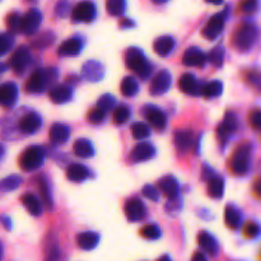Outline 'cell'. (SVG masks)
Wrapping results in <instances>:
<instances>
[{"label":"cell","mask_w":261,"mask_h":261,"mask_svg":"<svg viewBox=\"0 0 261 261\" xmlns=\"http://www.w3.org/2000/svg\"><path fill=\"white\" fill-rule=\"evenodd\" d=\"M54 40H55V35L52 33V32H45V33H42L37 40L33 41L32 45H33L35 47H37V49H43V47L49 46L50 43L54 42Z\"/></svg>","instance_id":"obj_42"},{"label":"cell","mask_w":261,"mask_h":261,"mask_svg":"<svg viewBox=\"0 0 261 261\" xmlns=\"http://www.w3.org/2000/svg\"><path fill=\"white\" fill-rule=\"evenodd\" d=\"M73 149H74L75 155L81 158L92 157L93 153H95L92 143H91L89 140H87V139H78V140L74 143Z\"/></svg>","instance_id":"obj_31"},{"label":"cell","mask_w":261,"mask_h":261,"mask_svg":"<svg viewBox=\"0 0 261 261\" xmlns=\"http://www.w3.org/2000/svg\"><path fill=\"white\" fill-rule=\"evenodd\" d=\"M73 96V91L70 87L66 86H58L54 87V88L50 91V98L54 104H66V102H69L72 100Z\"/></svg>","instance_id":"obj_23"},{"label":"cell","mask_w":261,"mask_h":261,"mask_svg":"<svg viewBox=\"0 0 261 261\" xmlns=\"http://www.w3.org/2000/svg\"><path fill=\"white\" fill-rule=\"evenodd\" d=\"M241 10L246 14H251L258 9V0H242L241 1Z\"/></svg>","instance_id":"obj_48"},{"label":"cell","mask_w":261,"mask_h":261,"mask_svg":"<svg viewBox=\"0 0 261 261\" xmlns=\"http://www.w3.org/2000/svg\"><path fill=\"white\" fill-rule=\"evenodd\" d=\"M131 134L135 139H145L150 135V129L143 123H135L131 125Z\"/></svg>","instance_id":"obj_38"},{"label":"cell","mask_w":261,"mask_h":261,"mask_svg":"<svg viewBox=\"0 0 261 261\" xmlns=\"http://www.w3.org/2000/svg\"><path fill=\"white\" fill-rule=\"evenodd\" d=\"M152 1L155 4H164L167 3V1H169V0H152Z\"/></svg>","instance_id":"obj_59"},{"label":"cell","mask_w":261,"mask_h":261,"mask_svg":"<svg viewBox=\"0 0 261 261\" xmlns=\"http://www.w3.org/2000/svg\"><path fill=\"white\" fill-rule=\"evenodd\" d=\"M198 244L204 253L209 254L210 256H215L218 254V242L215 241V238L208 232L203 231L198 236Z\"/></svg>","instance_id":"obj_19"},{"label":"cell","mask_w":261,"mask_h":261,"mask_svg":"<svg viewBox=\"0 0 261 261\" xmlns=\"http://www.w3.org/2000/svg\"><path fill=\"white\" fill-rule=\"evenodd\" d=\"M40 194H41V199H42L43 204H45L49 209H51L52 208L51 195H50L49 185H47V182L45 180H40Z\"/></svg>","instance_id":"obj_44"},{"label":"cell","mask_w":261,"mask_h":261,"mask_svg":"<svg viewBox=\"0 0 261 261\" xmlns=\"http://www.w3.org/2000/svg\"><path fill=\"white\" fill-rule=\"evenodd\" d=\"M115 104H116V101L114 96L105 95V96H102L100 100H98L97 107L102 109L105 112H109L110 110H112L114 107H115Z\"/></svg>","instance_id":"obj_45"},{"label":"cell","mask_w":261,"mask_h":261,"mask_svg":"<svg viewBox=\"0 0 261 261\" xmlns=\"http://www.w3.org/2000/svg\"><path fill=\"white\" fill-rule=\"evenodd\" d=\"M140 236L146 240H157L161 237V230L155 224H146L140 230Z\"/></svg>","instance_id":"obj_39"},{"label":"cell","mask_w":261,"mask_h":261,"mask_svg":"<svg viewBox=\"0 0 261 261\" xmlns=\"http://www.w3.org/2000/svg\"><path fill=\"white\" fill-rule=\"evenodd\" d=\"M222 92H223V84L219 81H213L203 87L201 95L207 98H214L221 96Z\"/></svg>","instance_id":"obj_35"},{"label":"cell","mask_w":261,"mask_h":261,"mask_svg":"<svg viewBox=\"0 0 261 261\" xmlns=\"http://www.w3.org/2000/svg\"><path fill=\"white\" fill-rule=\"evenodd\" d=\"M22 204H23L26 209L28 210L29 214L35 215V217H38V215L42 214V204L41 201L38 200V198L31 192H27L22 196Z\"/></svg>","instance_id":"obj_25"},{"label":"cell","mask_w":261,"mask_h":261,"mask_svg":"<svg viewBox=\"0 0 261 261\" xmlns=\"http://www.w3.org/2000/svg\"><path fill=\"white\" fill-rule=\"evenodd\" d=\"M205 1L209 4H214V5H219V4L223 3V0H205Z\"/></svg>","instance_id":"obj_57"},{"label":"cell","mask_w":261,"mask_h":261,"mask_svg":"<svg viewBox=\"0 0 261 261\" xmlns=\"http://www.w3.org/2000/svg\"><path fill=\"white\" fill-rule=\"evenodd\" d=\"M96 5L92 1H81L74 6L72 10V18L75 22H84V23H89L96 18Z\"/></svg>","instance_id":"obj_7"},{"label":"cell","mask_w":261,"mask_h":261,"mask_svg":"<svg viewBox=\"0 0 261 261\" xmlns=\"http://www.w3.org/2000/svg\"><path fill=\"white\" fill-rule=\"evenodd\" d=\"M42 125V119L37 112H28L19 121V129L23 134H33Z\"/></svg>","instance_id":"obj_13"},{"label":"cell","mask_w":261,"mask_h":261,"mask_svg":"<svg viewBox=\"0 0 261 261\" xmlns=\"http://www.w3.org/2000/svg\"><path fill=\"white\" fill-rule=\"evenodd\" d=\"M143 195L153 201H158V199H159V192H158V190L155 189L154 186H152V185H145V186L143 187Z\"/></svg>","instance_id":"obj_49"},{"label":"cell","mask_w":261,"mask_h":261,"mask_svg":"<svg viewBox=\"0 0 261 261\" xmlns=\"http://www.w3.org/2000/svg\"><path fill=\"white\" fill-rule=\"evenodd\" d=\"M224 218H226L227 226L232 228V230H237L240 224H241V214L235 207H231V205L226 208Z\"/></svg>","instance_id":"obj_32"},{"label":"cell","mask_w":261,"mask_h":261,"mask_svg":"<svg viewBox=\"0 0 261 261\" xmlns=\"http://www.w3.org/2000/svg\"><path fill=\"white\" fill-rule=\"evenodd\" d=\"M77 242L82 250H92L100 242V236L95 232H83L77 237Z\"/></svg>","instance_id":"obj_30"},{"label":"cell","mask_w":261,"mask_h":261,"mask_svg":"<svg viewBox=\"0 0 261 261\" xmlns=\"http://www.w3.org/2000/svg\"><path fill=\"white\" fill-rule=\"evenodd\" d=\"M130 118V110L128 109V106L125 105H121V106L116 107L115 111H114V123L116 125H123V124L127 123Z\"/></svg>","instance_id":"obj_37"},{"label":"cell","mask_w":261,"mask_h":261,"mask_svg":"<svg viewBox=\"0 0 261 261\" xmlns=\"http://www.w3.org/2000/svg\"><path fill=\"white\" fill-rule=\"evenodd\" d=\"M155 150L154 146L150 143H140L135 146L132 149L131 154H130V159L134 163H140V162L148 161L149 158H152L154 155Z\"/></svg>","instance_id":"obj_16"},{"label":"cell","mask_w":261,"mask_h":261,"mask_svg":"<svg viewBox=\"0 0 261 261\" xmlns=\"http://www.w3.org/2000/svg\"><path fill=\"white\" fill-rule=\"evenodd\" d=\"M251 155V144L245 143L238 146L231 159V169L236 176H242L247 172Z\"/></svg>","instance_id":"obj_5"},{"label":"cell","mask_w":261,"mask_h":261,"mask_svg":"<svg viewBox=\"0 0 261 261\" xmlns=\"http://www.w3.org/2000/svg\"><path fill=\"white\" fill-rule=\"evenodd\" d=\"M255 192L259 196H261V178H258V181H256Z\"/></svg>","instance_id":"obj_54"},{"label":"cell","mask_w":261,"mask_h":261,"mask_svg":"<svg viewBox=\"0 0 261 261\" xmlns=\"http://www.w3.org/2000/svg\"><path fill=\"white\" fill-rule=\"evenodd\" d=\"M247 81L253 84V86L261 89V74H259V73H250V74L247 75Z\"/></svg>","instance_id":"obj_52"},{"label":"cell","mask_w":261,"mask_h":261,"mask_svg":"<svg viewBox=\"0 0 261 261\" xmlns=\"http://www.w3.org/2000/svg\"><path fill=\"white\" fill-rule=\"evenodd\" d=\"M106 114L107 112H105L102 109H100V107H96V109L92 110L91 114L88 115L89 123H92V124L104 123L105 118H106Z\"/></svg>","instance_id":"obj_47"},{"label":"cell","mask_w":261,"mask_h":261,"mask_svg":"<svg viewBox=\"0 0 261 261\" xmlns=\"http://www.w3.org/2000/svg\"><path fill=\"white\" fill-rule=\"evenodd\" d=\"M258 28L253 24H242L236 29L232 36V43L236 50L245 52L251 49L256 38H258Z\"/></svg>","instance_id":"obj_2"},{"label":"cell","mask_w":261,"mask_h":261,"mask_svg":"<svg viewBox=\"0 0 261 261\" xmlns=\"http://www.w3.org/2000/svg\"><path fill=\"white\" fill-rule=\"evenodd\" d=\"M244 232L247 238H255L256 236L260 233V227H259L256 223H249L246 227H245Z\"/></svg>","instance_id":"obj_50"},{"label":"cell","mask_w":261,"mask_h":261,"mask_svg":"<svg viewBox=\"0 0 261 261\" xmlns=\"http://www.w3.org/2000/svg\"><path fill=\"white\" fill-rule=\"evenodd\" d=\"M22 184V177L19 175H10L8 177L0 180V191L9 192L18 189Z\"/></svg>","instance_id":"obj_34"},{"label":"cell","mask_w":261,"mask_h":261,"mask_svg":"<svg viewBox=\"0 0 261 261\" xmlns=\"http://www.w3.org/2000/svg\"><path fill=\"white\" fill-rule=\"evenodd\" d=\"M29 63H31V54L24 46L19 47L10 58V66L17 74H23Z\"/></svg>","instance_id":"obj_11"},{"label":"cell","mask_w":261,"mask_h":261,"mask_svg":"<svg viewBox=\"0 0 261 261\" xmlns=\"http://www.w3.org/2000/svg\"><path fill=\"white\" fill-rule=\"evenodd\" d=\"M210 60V63L213 64L214 66H217V68H219V66H222V64H223L224 61V49L222 46H217L214 50H213L212 52L209 54V58H208Z\"/></svg>","instance_id":"obj_43"},{"label":"cell","mask_w":261,"mask_h":261,"mask_svg":"<svg viewBox=\"0 0 261 261\" xmlns=\"http://www.w3.org/2000/svg\"><path fill=\"white\" fill-rule=\"evenodd\" d=\"M45 149L42 146L32 145L28 146L19 158V166L23 171H35V169L40 168L45 161Z\"/></svg>","instance_id":"obj_4"},{"label":"cell","mask_w":261,"mask_h":261,"mask_svg":"<svg viewBox=\"0 0 261 261\" xmlns=\"http://www.w3.org/2000/svg\"><path fill=\"white\" fill-rule=\"evenodd\" d=\"M120 26L124 27V28H128V27L134 26V22H131L130 19H127V18H123V19L120 20Z\"/></svg>","instance_id":"obj_53"},{"label":"cell","mask_w":261,"mask_h":261,"mask_svg":"<svg viewBox=\"0 0 261 261\" xmlns=\"http://www.w3.org/2000/svg\"><path fill=\"white\" fill-rule=\"evenodd\" d=\"M6 64H3V63H0V74H3L4 72H6Z\"/></svg>","instance_id":"obj_58"},{"label":"cell","mask_w":261,"mask_h":261,"mask_svg":"<svg viewBox=\"0 0 261 261\" xmlns=\"http://www.w3.org/2000/svg\"><path fill=\"white\" fill-rule=\"evenodd\" d=\"M20 23H22V15H20L19 13L14 12V13H10V14L8 15L6 24H8L10 32H13V33L20 32Z\"/></svg>","instance_id":"obj_41"},{"label":"cell","mask_w":261,"mask_h":261,"mask_svg":"<svg viewBox=\"0 0 261 261\" xmlns=\"http://www.w3.org/2000/svg\"><path fill=\"white\" fill-rule=\"evenodd\" d=\"M42 23V14L37 9H29L28 12L22 17L20 23V32L27 36L35 35Z\"/></svg>","instance_id":"obj_6"},{"label":"cell","mask_w":261,"mask_h":261,"mask_svg":"<svg viewBox=\"0 0 261 261\" xmlns=\"http://www.w3.org/2000/svg\"><path fill=\"white\" fill-rule=\"evenodd\" d=\"M82 74H83V77L86 78L87 81L98 82L104 78L105 69L104 66L101 65L98 61L91 60V61H87V63L83 65Z\"/></svg>","instance_id":"obj_17"},{"label":"cell","mask_w":261,"mask_h":261,"mask_svg":"<svg viewBox=\"0 0 261 261\" xmlns=\"http://www.w3.org/2000/svg\"><path fill=\"white\" fill-rule=\"evenodd\" d=\"M145 116L149 121V124L153 128L158 130H163L167 125V116L163 111L155 109V107H149V110L145 112Z\"/></svg>","instance_id":"obj_22"},{"label":"cell","mask_w":261,"mask_h":261,"mask_svg":"<svg viewBox=\"0 0 261 261\" xmlns=\"http://www.w3.org/2000/svg\"><path fill=\"white\" fill-rule=\"evenodd\" d=\"M236 129H237V119H236V115L232 114V112H227L223 123L219 125L218 130H217V136H218L219 140L226 143L228 140V136L233 131H236Z\"/></svg>","instance_id":"obj_12"},{"label":"cell","mask_w":261,"mask_h":261,"mask_svg":"<svg viewBox=\"0 0 261 261\" xmlns=\"http://www.w3.org/2000/svg\"><path fill=\"white\" fill-rule=\"evenodd\" d=\"M66 176H68V178H69L70 181L82 182V181H84L88 177L89 172L88 169H87V167L83 166V164L73 163L66 169Z\"/></svg>","instance_id":"obj_29"},{"label":"cell","mask_w":261,"mask_h":261,"mask_svg":"<svg viewBox=\"0 0 261 261\" xmlns=\"http://www.w3.org/2000/svg\"><path fill=\"white\" fill-rule=\"evenodd\" d=\"M224 20H226V13H218L214 17L210 18V20L207 23L205 28L203 29L204 37L208 40H215L222 33L224 28Z\"/></svg>","instance_id":"obj_8"},{"label":"cell","mask_w":261,"mask_h":261,"mask_svg":"<svg viewBox=\"0 0 261 261\" xmlns=\"http://www.w3.org/2000/svg\"><path fill=\"white\" fill-rule=\"evenodd\" d=\"M250 124L255 129H261V110H255L250 114Z\"/></svg>","instance_id":"obj_51"},{"label":"cell","mask_w":261,"mask_h":261,"mask_svg":"<svg viewBox=\"0 0 261 261\" xmlns=\"http://www.w3.org/2000/svg\"><path fill=\"white\" fill-rule=\"evenodd\" d=\"M175 40L171 36H163V37H159L154 41V51L157 52L159 56H168L171 52L175 49Z\"/></svg>","instance_id":"obj_24"},{"label":"cell","mask_w":261,"mask_h":261,"mask_svg":"<svg viewBox=\"0 0 261 261\" xmlns=\"http://www.w3.org/2000/svg\"><path fill=\"white\" fill-rule=\"evenodd\" d=\"M125 63L130 70L135 73L141 79H146L152 74L153 66L150 63L144 58L141 50L136 49V47H131L128 50L127 56H125Z\"/></svg>","instance_id":"obj_1"},{"label":"cell","mask_w":261,"mask_h":261,"mask_svg":"<svg viewBox=\"0 0 261 261\" xmlns=\"http://www.w3.org/2000/svg\"><path fill=\"white\" fill-rule=\"evenodd\" d=\"M178 86H180V89L182 92L190 96L201 95V91H203V87L199 83L198 79L192 74H190V73H186V74H184L180 78Z\"/></svg>","instance_id":"obj_14"},{"label":"cell","mask_w":261,"mask_h":261,"mask_svg":"<svg viewBox=\"0 0 261 261\" xmlns=\"http://www.w3.org/2000/svg\"><path fill=\"white\" fill-rule=\"evenodd\" d=\"M18 100V87L13 82L0 84V106L10 109Z\"/></svg>","instance_id":"obj_9"},{"label":"cell","mask_w":261,"mask_h":261,"mask_svg":"<svg viewBox=\"0 0 261 261\" xmlns=\"http://www.w3.org/2000/svg\"><path fill=\"white\" fill-rule=\"evenodd\" d=\"M70 13V4L68 0H60L55 6V14L56 17L65 18Z\"/></svg>","instance_id":"obj_46"},{"label":"cell","mask_w":261,"mask_h":261,"mask_svg":"<svg viewBox=\"0 0 261 261\" xmlns=\"http://www.w3.org/2000/svg\"><path fill=\"white\" fill-rule=\"evenodd\" d=\"M125 214H127V218L130 222L141 221L145 215V205L139 199L129 200L125 205Z\"/></svg>","instance_id":"obj_15"},{"label":"cell","mask_w":261,"mask_h":261,"mask_svg":"<svg viewBox=\"0 0 261 261\" xmlns=\"http://www.w3.org/2000/svg\"><path fill=\"white\" fill-rule=\"evenodd\" d=\"M171 82H172V77L168 70H162L153 78L152 83H150V93L153 96L163 95L171 87Z\"/></svg>","instance_id":"obj_10"},{"label":"cell","mask_w":261,"mask_h":261,"mask_svg":"<svg viewBox=\"0 0 261 261\" xmlns=\"http://www.w3.org/2000/svg\"><path fill=\"white\" fill-rule=\"evenodd\" d=\"M208 56L198 47H190L184 54V64L187 66H204Z\"/></svg>","instance_id":"obj_18"},{"label":"cell","mask_w":261,"mask_h":261,"mask_svg":"<svg viewBox=\"0 0 261 261\" xmlns=\"http://www.w3.org/2000/svg\"><path fill=\"white\" fill-rule=\"evenodd\" d=\"M192 259H194V260H203L204 261L207 258H205V255H204L203 253H196L195 255L192 256Z\"/></svg>","instance_id":"obj_55"},{"label":"cell","mask_w":261,"mask_h":261,"mask_svg":"<svg viewBox=\"0 0 261 261\" xmlns=\"http://www.w3.org/2000/svg\"><path fill=\"white\" fill-rule=\"evenodd\" d=\"M125 6H127L125 0H107L106 1L107 12L111 15H115V17H120V15L124 14Z\"/></svg>","instance_id":"obj_36"},{"label":"cell","mask_w":261,"mask_h":261,"mask_svg":"<svg viewBox=\"0 0 261 261\" xmlns=\"http://www.w3.org/2000/svg\"><path fill=\"white\" fill-rule=\"evenodd\" d=\"M14 45V37L12 33H0V56L5 55Z\"/></svg>","instance_id":"obj_40"},{"label":"cell","mask_w":261,"mask_h":261,"mask_svg":"<svg viewBox=\"0 0 261 261\" xmlns=\"http://www.w3.org/2000/svg\"><path fill=\"white\" fill-rule=\"evenodd\" d=\"M208 194L210 198L221 199L224 194V180L221 176L213 175L208 182Z\"/></svg>","instance_id":"obj_28"},{"label":"cell","mask_w":261,"mask_h":261,"mask_svg":"<svg viewBox=\"0 0 261 261\" xmlns=\"http://www.w3.org/2000/svg\"><path fill=\"white\" fill-rule=\"evenodd\" d=\"M1 256H3V246L0 244V259H1Z\"/></svg>","instance_id":"obj_61"},{"label":"cell","mask_w":261,"mask_h":261,"mask_svg":"<svg viewBox=\"0 0 261 261\" xmlns=\"http://www.w3.org/2000/svg\"><path fill=\"white\" fill-rule=\"evenodd\" d=\"M70 129L64 124H54L50 129V138L54 143L64 144L69 139Z\"/></svg>","instance_id":"obj_26"},{"label":"cell","mask_w":261,"mask_h":261,"mask_svg":"<svg viewBox=\"0 0 261 261\" xmlns=\"http://www.w3.org/2000/svg\"><path fill=\"white\" fill-rule=\"evenodd\" d=\"M1 223L5 224V227L8 230L10 228V219H9L8 217H1Z\"/></svg>","instance_id":"obj_56"},{"label":"cell","mask_w":261,"mask_h":261,"mask_svg":"<svg viewBox=\"0 0 261 261\" xmlns=\"http://www.w3.org/2000/svg\"><path fill=\"white\" fill-rule=\"evenodd\" d=\"M82 50V42L79 38H69L64 41L59 47V55L63 56H74L78 55Z\"/></svg>","instance_id":"obj_27"},{"label":"cell","mask_w":261,"mask_h":261,"mask_svg":"<svg viewBox=\"0 0 261 261\" xmlns=\"http://www.w3.org/2000/svg\"><path fill=\"white\" fill-rule=\"evenodd\" d=\"M158 186L161 189L162 194L167 196L168 199L177 198L178 195V182L172 176H166V177L161 178V181L158 182Z\"/></svg>","instance_id":"obj_21"},{"label":"cell","mask_w":261,"mask_h":261,"mask_svg":"<svg viewBox=\"0 0 261 261\" xmlns=\"http://www.w3.org/2000/svg\"><path fill=\"white\" fill-rule=\"evenodd\" d=\"M3 154H4V146L3 144H0V158L3 157Z\"/></svg>","instance_id":"obj_60"},{"label":"cell","mask_w":261,"mask_h":261,"mask_svg":"<svg viewBox=\"0 0 261 261\" xmlns=\"http://www.w3.org/2000/svg\"><path fill=\"white\" fill-rule=\"evenodd\" d=\"M194 144V136L189 130H180L175 134V145L180 153H187Z\"/></svg>","instance_id":"obj_20"},{"label":"cell","mask_w":261,"mask_h":261,"mask_svg":"<svg viewBox=\"0 0 261 261\" xmlns=\"http://www.w3.org/2000/svg\"><path fill=\"white\" fill-rule=\"evenodd\" d=\"M56 77H58L56 69L36 70L35 73H32L27 81L26 91L28 93H42L46 89L47 84L51 81H55Z\"/></svg>","instance_id":"obj_3"},{"label":"cell","mask_w":261,"mask_h":261,"mask_svg":"<svg viewBox=\"0 0 261 261\" xmlns=\"http://www.w3.org/2000/svg\"><path fill=\"white\" fill-rule=\"evenodd\" d=\"M139 92V84L136 79L132 77L124 78L121 82V93L125 97H132Z\"/></svg>","instance_id":"obj_33"}]
</instances>
